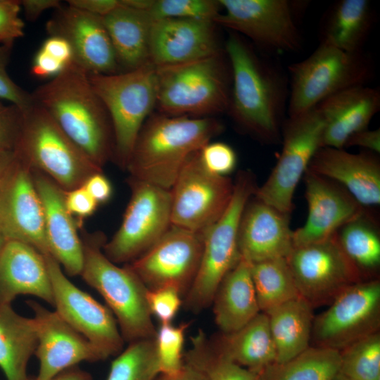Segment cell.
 <instances>
[{"label":"cell","instance_id":"cell-1","mask_svg":"<svg viewBox=\"0 0 380 380\" xmlns=\"http://www.w3.org/2000/svg\"><path fill=\"white\" fill-rule=\"evenodd\" d=\"M224 51L232 71L227 112L243 132L262 143L277 144L287 113L289 77L236 33L231 32Z\"/></svg>","mask_w":380,"mask_h":380},{"label":"cell","instance_id":"cell-2","mask_svg":"<svg viewBox=\"0 0 380 380\" xmlns=\"http://www.w3.org/2000/svg\"><path fill=\"white\" fill-rule=\"evenodd\" d=\"M31 94L33 101L97 166L102 168L113 158L110 118L84 68L72 61Z\"/></svg>","mask_w":380,"mask_h":380},{"label":"cell","instance_id":"cell-3","mask_svg":"<svg viewBox=\"0 0 380 380\" xmlns=\"http://www.w3.org/2000/svg\"><path fill=\"white\" fill-rule=\"evenodd\" d=\"M223 130L213 117L151 113L135 141L125 169L129 177L170 190L191 155Z\"/></svg>","mask_w":380,"mask_h":380},{"label":"cell","instance_id":"cell-4","mask_svg":"<svg viewBox=\"0 0 380 380\" xmlns=\"http://www.w3.org/2000/svg\"><path fill=\"white\" fill-rule=\"evenodd\" d=\"M156 70V108L160 113L206 118L227 112L232 71L225 51Z\"/></svg>","mask_w":380,"mask_h":380},{"label":"cell","instance_id":"cell-5","mask_svg":"<svg viewBox=\"0 0 380 380\" xmlns=\"http://www.w3.org/2000/svg\"><path fill=\"white\" fill-rule=\"evenodd\" d=\"M82 241L84 262L80 275L106 301L125 342L155 338L157 330L146 300L148 289L127 265L120 267L106 256L103 234L86 235Z\"/></svg>","mask_w":380,"mask_h":380},{"label":"cell","instance_id":"cell-6","mask_svg":"<svg viewBox=\"0 0 380 380\" xmlns=\"http://www.w3.org/2000/svg\"><path fill=\"white\" fill-rule=\"evenodd\" d=\"M88 75L110 118L114 140L113 158L125 169L137 137L156 108V66L148 62L131 70Z\"/></svg>","mask_w":380,"mask_h":380},{"label":"cell","instance_id":"cell-7","mask_svg":"<svg viewBox=\"0 0 380 380\" xmlns=\"http://www.w3.org/2000/svg\"><path fill=\"white\" fill-rule=\"evenodd\" d=\"M231 201L222 215L203 233V250L193 284L183 298L188 311L199 313L211 305L220 283L240 260L238 237L241 219L258 188L253 174L240 171Z\"/></svg>","mask_w":380,"mask_h":380},{"label":"cell","instance_id":"cell-8","mask_svg":"<svg viewBox=\"0 0 380 380\" xmlns=\"http://www.w3.org/2000/svg\"><path fill=\"white\" fill-rule=\"evenodd\" d=\"M288 116L317 106L346 89L366 85L374 75L372 59L363 51L349 53L320 44L306 58L289 66Z\"/></svg>","mask_w":380,"mask_h":380},{"label":"cell","instance_id":"cell-9","mask_svg":"<svg viewBox=\"0 0 380 380\" xmlns=\"http://www.w3.org/2000/svg\"><path fill=\"white\" fill-rule=\"evenodd\" d=\"M32 167L65 191L82 186L93 174L102 172L34 101L23 113V125L15 148Z\"/></svg>","mask_w":380,"mask_h":380},{"label":"cell","instance_id":"cell-10","mask_svg":"<svg viewBox=\"0 0 380 380\" xmlns=\"http://www.w3.org/2000/svg\"><path fill=\"white\" fill-rule=\"evenodd\" d=\"M323 131V118L316 107L288 116L281 128V154L267 180L257 188L255 197L290 215L296 186L322 147Z\"/></svg>","mask_w":380,"mask_h":380},{"label":"cell","instance_id":"cell-11","mask_svg":"<svg viewBox=\"0 0 380 380\" xmlns=\"http://www.w3.org/2000/svg\"><path fill=\"white\" fill-rule=\"evenodd\" d=\"M214 23L248 39L269 55L298 51L302 45L297 23L303 3L289 0H219Z\"/></svg>","mask_w":380,"mask_h":380},{"label":"cell","instance_id":"cell-12","mask_svg":"<svg viewBox=\"0 0 380 380\" xmlns=\"http://www.w3.org/2000/svg\"><path fill=\"white\" fill-rule=\"evenodd\" d=\"M131 197L123 220L103 247L115 264L129 263L155 244L171 226L170 190L129 177Z\"/></svg>","mask_w":380,"mask_h":380},{"label":"cell","instance_id":"cell-13","mask_svg":"<svg viewBox=\"0 0 380 380\" xmlns=\"http://www.w3.org/2000/svg\"><path fill=\"white\" fill-rule=\"evenodd\" d=\"M227 176L210 172L199 151L187 160L170 190L171 224L203 233L222 215L234 191Z\"/></svg>","mask_w":380,"mask_h":380},{"label":"cell","instance_id":"cell-14","mask_svg":"<svg viewBox=\"0 0 380 380\" xmlns=\"http://www.w3.org/2000/svg\"><path fill=\"white\" fill-rule=\"evenodd\" d=\"M380 281H360L341 292L323 312L314 317L312 346L341 350L379 332Z\"/></svg>","mask_w":380,"mask_h":380},{"label":"cell","instance_id":"cell-15","mask_svg":"<svg viewBox=\"0 0 380 380\" xmlns=\"http://www.w3.org/2000/svg\"><path fill=\"white\" fill-rule=\"evenodd\" d=\"M286 260L300 296L312 308L330 303L348 286L362 281L336 234L320 242L294 246Z\"/></svg>","mask_w":380,"mask_h":380},{"label":"cell","instance_id":"cell-16","mask_svg":"<svg viewBox=\"0 0 380 380\" xmlns=\"http://www.w3.org/2000/svg\"><path fill=\"white\" fill-rule=\"evenodd\" d=\"M203 234L172 225L150 248L127 265L148 290L175 289L184 298L197 274Z\"/></svg>","mask_w":380,"mask_h":380},{"label":"cell","instance_id":"cell-17","mask_svg":"<svg viewBox=\"0 0 380 380\" xmlns=\"http://www.w3.org/2000/svg\"><path fill=\"white\" fill-rule=\"evenodd\" d=\"M44 255L51 281L55 311L107 358L120 354L125 341L111 310L73 284L50 254Z\"/></svg>","mask_w":380,"mask_h":380},{"label":"cell","instance_id":"cell-18","mask_svg":"<svg viewBox=\"0 0 380 380\" xmlns=\"http://www.w3.org/2000/svg\"><path fill=\"white\" fill-rule=\"evenodd\" d=\"M49 36L70 44L73 61L91 74L119 72L114 49L103 18L69 5L61 6L46 24Z\"/></svg>","mask_w":380,"mask_h":380},{"label":"cell","instance_id":"cell-19","mask_svg":"<svg viewBox=\"0 0 380 380\" xmlns=\"http://www.w3.org/2000/svg\"><path fill=\"white\" fill-rule=\"evenodd\" d=\"M26 303L34 312L37 345L34 355L39 362L37 380H49L78 363L98 362L107 357L85 337L51 311L34 300Z\"/></svg>","mask_w":380,"mask_h":380},{"label":"cell","instance_id":"cell-20","mask_svg":"<svg viewBox=\"0 0 380 380\" xmlns=\"http://www.w3.org/2000/svg\"><path fill=\"white\" fill-rule=\"evenodd\" d=\"M304 178L308 212L305 224L293 231V247L332 237L364 211V208L335 182L309 170Z\"/></svg>","mask_w":380,"mask_h":380},{"label":"cell","instance_id":"cell-21","mask_svg":"<svg viewBox=\"0 0 380 380\" xmlns=\"http://www.w3.org/2000/svg\"><path fill=\"white\" fill-rule=\"evenodd\" d=\"M214 22L154 19L150 38V62L156 67L187 63L222 51Z\"/></svg>","mask_w":380,"mask_h":380},{"label":"cell","instance_id":"cell-22","mask_svg":"<svg viewBox=\"0 0 380 380\" xmlns=\"http://www.w3.org/2000/svg\"><path fill=\"white\" fill-rule=\"evenodd\" d=\"M289 215L251 198L239 224L240 257L250 264L286 258L293 248Z\"/></svg>","mask_w":380,"mask_h":380},{"label":"cell","instance_id":"cell-23","mask_svg":"<svg viewBox=\"0 0 380 380\" xmlns=\"http://www.w3.org/2000/svg\"><path fill=\"white\" fill-rule=\"evenodd\" d=\"M308 170L341 185L363 208L380 204V162L376 153L321 147Z\"/></svg>","mask_w":380,"mask_h":380},{"label":"cell","instance_id":"cell-24","mask_svg":"<svg viewBox=\"0 0 380 380\" xmlns=\"http://www.w3.org/2000/svg\"><path fill=\"white\" fill-rule=\"evenodd\" d=\"M32 172L44 209L49 254L67 274L80 275L84 262L82 241L76 222L66 208L65 191L39 170L32 167Z\"/></svg>","mask_w":380,"mask_h":380},{"label":"cell","instance_id":"cell-25","mask_svg":"<svg viewBox=\"0 0 380 380\" xmlns=\"http://www.w3.org/2000/svg\"><path fill=\"white\" fill-rule=\"evenodd\" d=\"M324 121L322 147L343 148L354 133L367 128L380 109V91L366 85L339 91L317 106Z\"/></svg>","mask_w":380,"mask_h":380},{"label":"cell","instance_id":"cell-26","mask_svg":"<svg viewBox=\"0 0 380 380\" xmlns=\"http://www.w3.org/2000/svg\"><path fill=\"white\" fill-rule=\"evenodd\" d=\"M19 295L34 296L53 306L44 255L26 243L7 240L0 252V304H11Z\"/></svg>","mask_w":380,"mask_h":380},{"label":"cell","instance_id":"cell-27","mask_svg":"<svg viewBox=\"0 0 380 380\" xmlns=\"http://www.w3.org/2000/svg\"><path fill=\"white\" fill-rule=\"evenodd\" d=\"M19 155L20 163L8 198L11 240L26 243L43 255L49 254L44 213L34 184L32 167L20 153Z\"/></svg>","mask_w":380,"mask_h":380},{"label":"cell","instance_id":"cell-28","mask_svg":"<svg viewBox=\"0 0 380 380\" xmlns=\"http://www.w3.org/2000/svg\"><path fill=\"white\" fill-rule=\"evenodd\" d=\"M208 340L217 353L258 374L277 360L268 317L262 312L239 329L220 331Z\"/></svg>","mask_w":380,"mask_h":380},{"label":"cell","instance_id":"cell-29","mask_svg":"<svg viewBox=\"0 0 380 380\" xmlns=\"http://www.w3.org/2000/svg\"><path fill=\"white\" fill-rule=\"evenodd\" d=\"M211 305L215 323L223 333L239 329L260 312L248 262L241 258L224 276Z\"/></svg>","mask_w":380,"mask_h":380},{"label":"cell","instance_id":"cell-30","mask_svg":"<svg viewBox=\"0 0 380 380\" xmlns=\"http://www.w3.org/2000/svg\"><path fill=\"white\" fill-rule=\"evenodd\" d=\"M115 51L117 61L124 71L137 68L148 62L151 32L154 19L148 11L120 5L103 17Z\"/></svg>","mask_w":380,"mask_h":380},{"label":"cell","instance_id":"cell-31","mask_svg":"<svg viewBox=\"0 0 380 380\" xmlns=\"http://www.w3.org/2000/svg\"><path fill=\"white\" fill-rule=\"evenodd\" d=\"M374 20V10L369 1H337L322 18L319 43L346 52H362Z\"/></svg>","mask_w":380,"mask_h":380},{"label":"cell","instance_id":"cell-32","mask_svg":"<svg viewBox=\"0 0 380 380\" xmlns=\"http://www.w3.org/2000/svg\"><path fill=\"white\" fill-rule=\"evenodd\" d=\"M312 306L298 296L265 312L274 343L277 360L284 362L310 346Z\"/></svg>","mask_w":380,"mask_h":380},{"label":"cell","instance_id":"cell-33","mask_svg":"<svg viewBox=\"0 0 380 380\" xmlns=\"http://www.w3.org/2000/svg\"><path fill=\"white\" fill-rule=\"evenodd\" d=\"M37 345L35 322L0 304V368L7 380H27V367Z\"/></svg>","mask_w":380,"mask_h":380},{"label":"cell","instance_id":"cell-34","mask_svg":"<svg viewBox=\"0 0 380 380\" xmlns=\"http://www.w3.org/2000/svg\"><path fill=\"white\" fill-rule=\"evenodd\" d=\"M338 350L310 346L296 357L264 369L259 380H334L339 373Z\"/></svg>","mask_w":380,"mask_h":380},{"label":"cell","instance_id":"cell-35","mask_svg":"<svg viewBox=\"0 0 380 380\" xmlns=\"http://www.w3.org/2000/svg\"><path fill=\"white\" fill-rule=\"evenodd\" d=\"M251 273L260 312L300 296L286 258L251 264Z\"/></svg>","mask_w":380,"mask_h":380},{"label":"cell","instance_id":"cell-36","mask_svg":"<svg viewBox=\"0 0 380 380\" xmlns=\"http://www.w3.org/2000/svg\"><path fill=\"white\" fill-rule=\"evenodd\" d=\"M343 251L362 273L372 272L380 265V237L377 227L363 211L336 232Z\"/></svg>","mask_w":380,"mask_h":380},{"label":"cell","instance_id":"cell-37","mask_svg":"<svg viewBox=\"0 0 380 380\" xmlns=\"http://www.w3.org/2000/svg\"><path fill=\"white\" fill-rule=\"evenodd\" d=\"M191 347L184 354V362L201 371L207 380H259L258 374L217 353L203 331L191 336Z\"/></svg>","mask_w":380,"mask_h":380},{"label":"cell","instance_id":"cell-38","mask_svg":"<svg viewBox=\"0 0 380 380\" xmlns=\"http://www.w3.org/2000/svg\"><path fill=\"white\" fill-rule=\"evenodd\" d=\"M155 338L129 343L112 362L106 380H154L160 374Z\"/></svg>","mask_w":380,"mask_h":380},{"label":"cell","instance_id":"cell-39","mask_svg":"<svg viewBox=\"0 0 380 380\" xmlns=\"http://www.w3.org/2000/svg\"><path fill=\"white\" fill-rule=\"evenodd\" d=\"M339 374L350 380H380V334L363 337L339 350Z\"/></svg>","mask_w":380,"mask_h":380},{"label":"cell","instance_id":"cell-40","mask_svg":"<svg viewBox=\"0 0 380 380\" xmlns=\"http://www.w3.org/2000/svg\"><path fill=\"white\" fill-rule=\"evenodd\" d=\"M221 11L219 0H154L148 13L153 19L179 18L214 22Z\"/></svg>","mask_w":380,"mask_h":380},{"label":"cell","instance_id":"cell-41","mask_svg":"<svg viewBox=\"0 0 380 380\" xmlns=\"http://www.w3.org/2000/svg\"><path fill=\"white\" fill-rule=\"evenodd\" d=\"M189 326L186 322L179 325L161 324L157 330L155 339L160 374H172L182 367L185 333Z\"/></svg>","mask_w":380,"mask_h":380},{"label":"cell","instance_id":"cell-42","mask_svg":"<svg viewBox=\"0 0 380 380\" xmlns=\"http://www.w3.org/2000/svg\"><path fill=\"white\" fill-rule=\"evenodd\" d=\"M20 160L16 149L0 148V230L7 240L11 239L8 213L9 194Z\"/></svg>","mask_w":380,"mask_h":380},{"label":"cell","instance_id":"cell-43","mask_svg":"<svg viewBox=\"0 0 380 380\" xmlns=\"http://www.w3.org/2000/svg\"><path fill=\"white\" fill-rule=\"evenodd\" d=\"M13 44H0V99L18 107L23 113L34 103L32 94L18 85L7 72Z\"/></svg>","mask_w":380,"mask_h":380},{"label":"cell","instance_id":"cell-44","mask_svg":"<svg viewBox=\"0 0 380 380\" xmlns=\"http://www.w3.org/2000/svg\"><path fill=\"white\" fill-rule=\"evenodd\" d=\"M199 156L203 165L211 172L227 176L233 172L237 163L234 150L223 142H209L200 151Z\"/></svg>","mask_w":380,"mask_h":380},{"label":"cell","instance_id":"cell-45","mask_svg":"<svg viewBox=\"0 0 380 380\" xmlns=\"http://www.w3.org/2000/svg\"><path fill=\"white\" fill-rule=\"evenodd\" d=\"M146 300L151 312L161 324L171 323L182 305L183 298L174 288L162 287L147 290Z\"/></svg>","mask_w":380,"mask_h":380},{"label":"cell","instance_id":"cell-46","mask_svg":"<svg viewBox=\"0 0 380 380\" xmlns=\"http://www.w3.org/2000/svg\"><path fill=\"white\" fill-rule=\"evenodd\" d=\"M23 125V113L16 106L0 99V148L15 149Z\"/></svg>","mask_w":380,"mask_h":380},{"label":"cell","instance_id":"cell-47","mask_svg":"<svg viewBox=\"0 0 380 380\" xmlns=\"http://www.w3.org/2000/svg\"><path fill=\"white\" fill-rule=\"evenodd\" d=\"M20 0H0V44H13L24 35Z\"/></svg>","mask_w":380,"mask_h":380},{"label":"cell","instance_id":"cell-48","mask_svg":"<svg viewBox=\"0 0 380 380\" xmlns=\"http://www.w3.org/2000/svg\"><path fill=\"white\" fill-rule=\"evenodd\" d=\"M65 201L68 212L80 219L92 215L98 205L83 186L65 191Z\"/></svg>","mask_w":380,"mask_h":380},{"label":"cell","instance_id":"cell-49","mask_svg":"<svg viewBox=\"0 0 380 380\" xmlns=\"http://www.w3.org/2000/svg\"><path fill=\"white\" fill-rule=\"evenodd\" d=\"M65 66V64L39 49L34 58L31 72L37 77L53 78L58 75Z\"/></svg>","mask_w":380,"mask_h":380},{"label":"cell","instance_id":"cell-50","mask_svg":"<svg viewBox=\"0 0 380 380\" xmlns=\"http://www.w3.org/2000/svg\"><path fill=\"white\" fill-rule=\"evenodd\" d=\"M357 146L376 154L380 153V129L360 130L352 134L346 141L344 148Z\"/></svg>","mask_w":380,"mask_h":380},{"label":"cell","instance_id":"cell-51","mask_svg":"<svg viewBox=\"0 0 380 380\" xmlns=\"http://www.w3.org/2000/svg\"><path fill=\"white\" fill-rule=\"evenodd\" d=\"M82 186L98 204L107 202L111 197V184L101 172L91 175Z\"/></svg>","mask_w":380,"mask_h":380},{"label":"cell","instance_id":"cell-52","mask_svg":"<svg viewBox=\"0 0 380 380\" xmlns=\"http://www.w3.org/2000/svg\"><path fill=\"white\" fill-rule=\"evenodd\" d=\"M67 4L103 18L120 5V0H68Z\"/></svg>","mask_w":380,"mask_h":380},{"label":"cell","instance_id":"cell-53","mask_svg":"<svg viewBox=\"0 0 380 380\" xmlns=\"http://www.w3.org/2000/svg\"><path fill=\"white\" fill-rule=\"evenodd\" d=\"M42 50L65 65L73 61L72 49L68 42L56 36H49L42 44Z\"/></svg>","mask_w":380,"mask_h":380},{"label":"cell","instance_id":"cell-54","mask_svg":"<svg viewBox=\"0 0 380 380\" xmlns=\"http://www.w3.org/2000/svg\"><path fill=\"white\" fill-rule=\"evenodd\" d=\"M21 10L29 21H35L46 11L56 10L63 4L58 0H20Z\"/></svg>","mask_w":380,"mask_h":380},{"label":"cell","instance_id":"cell-55","mask_svg":"<svg viewBox=\"0 0 380 380\" xmlns=\"http://www.w3.org/2000/svg\"><path fill=\"white\" fill-rule=\"evenodd\" d=\"M154 380H207V378L198 368L184 362L179 372L172 374H160Z\"/></svg>","mask_w":380,"mask_h":380},{"label":"cell","instance_id":"cell-56","mask_svg":"<svg viewBox=\"0 0 380 380\" xmlns=\"http://www.w3.org/2000/svg\"><path fill=\"white\" fill-rule=\"evenodd\" d=\"M27 380H37L35 377H28ZM49 380H93L91 375L78 367L74 366L62 371Z\"/></svg>","mask_w":380,"mask_h":380},{"label":"cell","instance_id":"cell-57","mask_svg":"<svg viewBox=\"0 0 380 380\" xmlns=\"http://www.w3.org/2000/svg\"><path fill=\"white\" fill-rule=\"evenodd\" d=\"M120 2L123 5L135 10L149 11L154 0H120Z\"/></svg>","mask_w":380,"mask_h":380},{"label":"cell","instance_id":"cell-58","mask_svg":"<svg viewBox=\"0 0 380 380\" xmlns=\"http://www.w3.org/2000/svg\"><path fill=\"white\" fill-rule=\"evenodd\" d=\"M6 241H7L6 238L5 237L2 232L0 230V252L1 249L3 248Z\"/></svg>","mask_w":380,"mask_h":380},{"label":"cell","instance_id":"cell-59","mask_svg":"<svg viewBox=\"0 0 380 380\" xmlns=\"http://www.w3.org/2000/svg\"><path fill=\"white\" fill-rule=\"evenodd\" d=\"M334 380H350V379L346 378L345 376H343V375L338 373L337 376H336V378L334 379Z\"/></svg>","mask_w":380,"mask_h":380}]
</instances>
